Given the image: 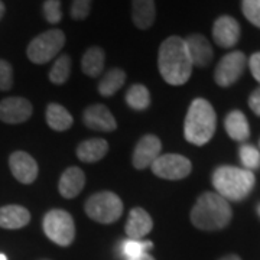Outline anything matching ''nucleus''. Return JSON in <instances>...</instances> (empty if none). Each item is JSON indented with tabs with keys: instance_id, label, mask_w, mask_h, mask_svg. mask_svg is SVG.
Instances as JSON below:
<instances>
[{
	"instance_id": "f3484780",
	"label": "nucleus",
	"mask_w": 260,
	"mask_h": 260,
	"mask_svg": "<svg viewBox=\"0 0 260 260\" xmlns=\"http://www.w3.org/2000/svg\"><path fill=\"white\" fill-rule=\"evenodd\" d=\"M85 184V175L84 172L77 167L68 168L59 178L58 182V191L64 198H75L83 191Z\"/></svg>"
},
{
	"instance_id": "a878e982",
	"label": "nucleus",
	"mask_w": 260,
	"mask_h": 260,
	"mask_svg": "<svg viewBox=\"0 0 260 260\" xmlns=\"http://www.w3.org/2000/svg\"><path fill=\"white\" fill-rule=\"evenodd\" d=\"M71 71V59L68 55H61L56 59L51 71H49V80L56 85H62L67 83Z\"/></svg>"
},
{
	"instance_id": "bb28decb",
	"label": "nucleus",
	"mask_w": 260,
	"mask_h": 260,
	"mask_svg": "<svg viewBox=\"0 0 260 260\" xmlns=\"http://www.w3.org/2000/svg\"><path fill=\"white\" fill-rule=\"evenodd\" d=\"M152 242L148 240H133V239H127L124 242H121L120 253L121 256L126 260L138 257L143 253H148V250L152 249Z\"/></svg>"
},
{
	"instance_id": "0eeeda50",
	"label": "nucleus",
	"mask_w": 260,
	"mask_h": 260,
	"mask_svg": "<svg viewBox=\"0 0 260 260\" xmlns=\"http://www.w3.org/2000/svg\"><path fill=\"white\" fill-rule=\"evenodd\" d=\"M44 232L58 246H70L75 237V224L71 214L65 210H51L44 217Z\"/></svg>"
},
{
	"instance_id": "c85d7f7f",
	"label": "nucleus",
	"mask_w": 260,
	"mask_h": 260,
	"mask_svg": "<svg viewBox=\"0 0 260 260\" xmlns=\"http://www.w3.org/2000/svg\"><path fill=\"white\" fill-rule=\"evenodd\" d=\"M242 10L250 23L260 28V0H242Z\"/></svg>"
},
{
	"instance_id": "7ed1b4c3",
	"label": "nucleus",
	"mask_w": 260,
	"mask_h": 260,
	"mask_svg": "<svg viewBox=\"0 0 260 260\" xmlns=\"http://www.w3.org/2000/svg\"><path fill=\"white\" fill-rule=\"evenodd\" d=\"M215 126L217 116L213 106L204 99H195L186 113L184 126L185 139L192 145L203 146L211 140L215 133Z\"/></svg>"
},
{
	"instance_id": "58836bf2",
	"label": "nucleus",
	"mask_w": 260,
	"mask_h": 260,
	"mask_svg": "<svg viewBox=\"0 0 260 260\" xmlns=\"http://www.w3.org/2000/svg\"><path fill=\"white\" fill-rule=\"evenodd\" d=\"M257 214H259V215H260V205H259V207H257Z\"/></svg>"
},
{
	"instance_id": "c756f323",
	"label": "nucleus",
	"mask_w": 260,
	"mask_h": 260,
	"mask_svg": "<svg viewBox=\"0 0 260 260\" xmlns=\"http://www.w3.org/2000/svg\"><path fill=\"white\" fill-rule=\"evenodd\" d=\"M44 16L49 23L56 25L62 19V9L59 0H47L44 3Z\"/></svg>"
},
{
	"instance_id": "b1692460",
	"label": "nucleus",
	"mask_w": 260,
	"mask_h": 260,
	"mask_svg": "<svg viewBox=\"0 0 260 260\" xmlns=\"http://www.w3.org/2000/svg\"><path fill=\"white\" fill-rule=\"evenodd\" d=\"M126 81V73L121 68H112L103 75L99 84V91L104 97H112L123 87Z\"/></svg>"
},
{
	"instance_id": "dca6fc26",
	"label": "nucleus",
	"mask_w": 260,
	"mask_h": 260,
	"mask_svg": "<svg viewBox=\"0 0 260 260\" xmlns=\"http://www.w3.org/2000/svg\"><path fill=\"white\" fill-rule=\"evenodd\" d=\"M152 227H153V221L148 211H145L143 208H133L130 211L126 223V234L129 239L143 240V237L150 233Z\"/></svg>"
},
{
	"instance_id": "393cba45",
	"label": "nucleus",
	"mask_w": 260,
	"mask_h": 260,
	"mask_svg": "<svg viewBox=\"0 0 260 260\" xmlns=\"http://www.w3.org/2000/svg\"><path fill=\"white\" fill-rule=\"evenodd\" d=\"M126 103H127V106H129L130 109H133V110H138V112L146 110L149 107V104H150L149 90L145 85H142V84L132 85L127 90V94H126Z\"/></svg>"
},
{
	"instance_id": "423d86ee",
	"label": "nucleus",
	"mask_w": 260,
	"mask_h": 260,
	"mask_svg": "<svg viewBox=\"0 0 260 260\" xmlns=\"http://www.w3.org/2000/svg\"><path fill=\"white\" fill-rule=\"evenodd\" d=\"M64 45V32L59 29H51L30 41L26 54L34 64H47L61 52Z\"/></svg>"
},
{
	"instance_id": "cd10ccee",
	"label": "nucleus",
	"mask_w": 260,
	"mask_h": 260,
	"mask_svg": "<svg viewBox=\"0 0 260 260\" xmlns=\"http://www.w3.org/2000/svg\"><path fill=\"white\" fill-rule=\"evenodd\" d=\"M239 155H240V160H242L244 169L253 171V169L260 168V152L254 146L243 145L239 150Z\"/></svg>"
},
{
	"instance_id": "412c9836",
	"label": "nucleus",
	"mask_w": 260,
	"mask_h": 260,
	"mask_svg": "<svg viewBox=\"0 0 260 260\" xmlns=\"http://www.w3.org/2000/svg\"><path fill=\"white\" fill-rule=\"evenodd\" d=\"M109 143L104 139H88L81 142L77 148V156L81 162L94 164L106 156Z\"/></svg>"
},
{
	"instance_id": "4468645a",
	"label": "nucleus",
	"mask_w": 260,
	"mask_h": 260,
	"mask_svg": "<svg viewBox=\"0 0 260 260\" xmlns=\"http://www.w3.org/2000/svg\"><path fill=\"white\" fill-rule=\"evenodd\" d=\"M83 120L88 129L99 132H113L117 127L114 116L104 104H93L87 107L84 110Z\"/></svg>"
},
{
	"instance_id": "c9c22d12",
	"label": "nucleus",
	"mask_w": 260,
	"mask_h": 260,
	"mask_svg": "<svg viewBox=\"0 0 260 260\" xmlns=\"http://www.w3.org/2000/svg\"><path fill=\"white\" fill-rule=\"evenodd\" d=\"M220 260H242L237 254H229V256H224Z\"/></svg>"
},
{
	"instance_id": "2eb2a0df",
	"label": "nucleus",
	"mask_w": 260,
	"mask_h": 260,
	"mask_svg": "<svg viewBox=\"0 0 260 260\" xmlns=\"http://www.w3.org/2000/svg\"><path fill=\"white\" fill-rule=\"evenodd\" d=\"M185 45L188 49V55L191 58V62L195 67L204 68L213 61V48L210 41L201 34H192L185 38Z\"/></svg>"
},
{
	"instance_id": "1a4fd4ad",
	"label": "nucleus",
	"mask_w": 260,
	"mask_h": 260,
	"mask_svg": "<svg viewBox=\"0 0 260 260\" xmlns=\"http://www.w3.org/2000/svg\"><path fill=\"white\" fill-rule=\"evenodd\" d=\"M247 58L240 51H233L224 55L215 67L214 80L220 87H230L240 78L246 70Z\"/></svg>"
},
{
	"instance_id": "9d476101",
	"label": "nucleus",
	"mask_w": 260,
	"mask_h": 260,
	"mask_svg": "<svg viewBox=\"0 0 260 260\" xmlns=\"http://www.w3.org/2000/svg\"><path fill=\"white\" fill-rule=\"evenodd\" d=\"M32 104L22 97H8L0 102V120L9 124H19L30 119Z\"/></svg>"
},
{
	"instance_id": "473e14b6",
	"label": "nucleus",
	"mask_w": 260,
	"mask_h": 260,
	"mask_svg": "<svg viewBox=\"0 0 260 260\" xmlns=\"http://www.w3.org/2000/svg\"><path fill=\"white\" fill-rule=\"evenodd\" d=\"M249 67L253 77L257 80V83H260V52H256L250 56L249 59Z\"/></svg>"
},
{
	"instance_id": "7c9ffc66",
	"label": "nucleus",
	"mask_w": 260,
	"mask_h": 260,
	"mask_svg": "<svg viewBox=\"0 0 260 260\" xmlns=\"http://www.w3.org/2000/svg\"><path fill=\"white\" fill-rule=\"evenodd\" d=\"M13 85V68L6 59H0V91H8Z\"/></svg>"
},
{
	"instance_id": "aec40b11",
	"label": "nucleus",
	"mask_w": 260,
	"mask_h": 260,
	"mask_svg": "<svg viewBox=\"0 0 260 260\" xmlns=\"http://www.w3.org/2000/svg\"><path fill=\"white\" fill-rule=\"evenodd\" d=\"M224 127H225L227 135L233 140H237V142L247 140L250 136L249 121L240 110H233L227 114V117L224 120Z\"/></svg>"
},
{
	"instance_id": "a211bd4d",
	"label": "nucleus",
	"mask_w": 260,
	"mask_h": 260,
	"mask_svg": "<svg viewBox=\"0 0 260 260\" xmlns=\"http://www.w3.org/2000/svg\"><path fill=\"white\" fill-rule=\"evenodd\" d=\"M30 221V214L22 205H5L0 207V227L8 230H18Z\"/></svg>"
},
{
	"instance_id": "72a5a7b5",
	"label": "nucleus",
	"mask_w": 260,
	"mask_h": 260,
	"mask_svg": "<svg viewBox=\"0 0 260 260\" xmlns=\"http://www.w3.org/2000/svg\"><path fill=\"white\" fill-rule=\"evenodd\" d=\"M249 107L256 116H260V87L256 88L249 97Z\"/></svg>"
},
{
	"instance_id": "5701e85b",
	"label": "nucleus",
	"mask_w": 260,
	"mask_h": 260,
	"mask_svg": "<svg viewBox=\"0 0 260 260\" xmlns=\"http://www.w3.org/2000/svg\"><path fill=\"white\" fill-rule=\"evenodd\" d=\"M106 62V54L100 47H91L85 51V54L81 58V70L88 77H99L104 70Z\"/></svg>"
},
{
	"instance_id": "6ab92c4d",
	"label": "nucleus",
	"mask_w": 260,
	"mask_h": 260,
	"mask_svg": "<svg viewBox=\"0 0 260 260\" xmlns=\"http://www.w3.org/2000/svg\"><path fill=\"white\" fill-rule=\"evenodd\" d=\"M156 18L155 0H132V20L138 29H149Z\"/></svg>"
},
{
	"instance_id": "f8f14e48",
	"label": "nucleus",
	"mask_w": 260,
	"mask_h": 260,
	"mask_svg": "<svg viewBox=\"0 0 260 260\" xmlns=\"http://www.w3.org/2000/svg\"><path fill=\"white\" fill-rule=\"evenodd\" d=\"M9 167L12 175L22 184H32L38 177V164L23 150H16L10 155Z\"/></svg>"
},
{
	"instance_id": "6e6552de",
	"label": "nucleus",
	"mask_w": 260,
	"mask_h": 260,
	"mask_svg": "<svg viewBox=\"0 0 260 260\" xmlns=\"http://www.w3.org/2000/svg\"><path fill=\"white\" fill-rule=\"evenodd\" d=\"M153 174L159 178L169 179V181H178L184 179L191 174V160L182 155L177 153H167L159 155V158L150 165Z\"/></svg>"
},
{
	"instance_id": "2f4dec72",
	"label": "nucleus",
	"mask_w": 260,
	"mask_h": 260,
	"mask_svg": "<svg viewBox=\"0 0 260 260\" xmlns=\"http://www.w3.org/2000/svg\"><path fill=\"white\" fill-rule=\"evenodd\" d=\"M91 2L93 0H73V5H71V18L75 20H84L90 15V10H91Z\"/></svg>"
},
{
	"instance_id": "ddd939ff",
	"label": "nucleus",
	"mask_w": 260,
	"mask_h": 260,
	"mask_svg": "<svg viewBox=\"0 0 260 260\" xmlns=\"http://www.w3.org/2000/svg\"><path fill=\"white\" fill-rule=\"evenodd\" d=\"M214 42L221 48H233L240 39V25L232 16H220L214 22Z\"/></svg>"
},
{
	"instance_id": "9b49d317",
	"label": "nucleus",
	"mask_w": 260,
	"mask_h": 260,
	"mask_svg": "<svg viewBox=\"0 0 260 260\" xmlns=\"http://www.w3.org/2000/svg\"><path fill=\"white\" fill-rule=\"evenodd\" d=\"M162 143L158 136L155 135H146L138 142L135 152H133V167L136 169H145L149 168L160 155Z\"/></svg>"
},
{
	"instance_id": "20e7f679",
	"label": "nucleus",
	"mask_w": 260,
	"mask_h": 260,
	"mask_svg": "<svg viewBox=\"0 0 260 260\" xmlns=\"http://www.w3.org/2000/svg\"><path fill=\"white\" fill-rule=\"evenodd\" d=\"M256 184L251 171L236 167H218L213 174V185L217 194L227 201H242L250 194Z\"/></svg>"
},
{
	"instance_id": "f03ea898",
	"label": "nucleus",
	"mask_w": 260,
	"mask_h": 260,
	"mask_svg": "<svg viewBox=\"0 0 260 260\" xmlns=\"http://www.w3.org/2000/svg\"><path fill=\"white\" fill-rule=\"evenodd\" d=\"M232 207L217 192H204L198 197L191 210V221L197 229L215 232L227 227L232 221Z\"/></svg>"
},
{
	"instance_id": "e433bc0d",
	"label": "nucleus",
	"mask_w": 260,
	"mask_h": 260,
	"mask_svg": "<svg viewBox=\"0 0 260 260\" xmlns=\"http://www.w3.org/2000/svg\"><path fill=\"white\" fill-rule=\"evenodd\" d=\"M3 15H5V5H3V2L0 0V19L3 18Z\"/></svg>"
},
{
	"instance_id": "4be33fe9",
	"label": "nucleus",
	"mask_w": 260,
	"mask_h": 260,
	"mask_svg": "<svg viewBox=\"0 0 260 260\" xmlns=\"http://www.w3.org/2000/svg\"><path fill=\"white\" fill-rule=\"evenodd\" d=\"M48 126L56 132H65L73 126V116L68 113L64 106L51 103L48 104L47 112H45Z\"/></svg>"
},
{
	"instance_id": "f704fd0d",
	"label": "nucleus",
	"mask_w": 260,
	"mask_h": 260,
	"mask_svg": "<svg viewBox=\"0 0 260 260\" xmlns=\"http://www.w3.org/2000/svg\"><path fill=\"white\" fill-rule=\"evenodd\" d=\"M129 260H155L150 254H148V253H143V254H140V256H138V257H133V259H129Z\"/></svg>"
},
{
	"instance_id": "39448f33",
	"label": "nucleus",
	"mask_w": 260,
	"mask_h": 260,
	"mask_svg": "<svg viewBox=\"0 0 260 260\" xmlns=\"http://www.w3.org/2000/svg\"><path fill=\"white\" fill-rule=\"evenodd\" d=\"M87 215L102 224H112L117 221L123 214V203L119 195L110 191H102L91 195L85 203Z\"/></svg>"
},
{
	"instance_id": "4c0bfd02",
	"label": "nucleus",
	"mask_w": 260,
	"mask_h": 260,
	"mask_svg": "<svg viewBox=\"0 0 260 260\" xmlns=\"http://www.w3.org/2000/svg\"><path fill=\"white\" fill-rule=\"evenodd\" d=\"M0 260H8V257H6L5 254H2V253H0Z\"/></svg>"
},
{
	"instance_id": "f257e3e1",
	"label": "nucleus",
	"mask_w": 260,
	"mask_h": 260,
	"mask_svg": "<svg viewBox=\"0 0 260 260\" xmlns=\"http://www.w3.org/2000/svg\"><path fill=\"white\" fill-rule=\"evenodd\" d=\"M158 67L165 83L171 85H182L189 80L194 65L188 55L184 38L174 35L160 44Z\"/></svg>"
}]
</instances>
